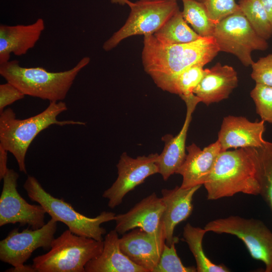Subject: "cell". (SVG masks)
<instances>
[{
	"label": "cell",
	"instance_id": "4fadbf2b",
	"mask_svg": "<svg viewBox=\"0 0 272 272\" xmlns=\"http://www.w3.org/2000/svg\"><path fill=\"white\" fill-rule=\"evenodd\" d=\"M164 210L162 197L153 192L136 203L127 212L116 215L114 229L121 235L139 228L151 234L165 236L162 223Z\"/></svg>",
	"mask_w": 272,
	"mask_h": 272
},
{
	"label": "cell",
	"instance_id": "f1b7e54d",
	"mask_svg": "<svg viewBox=\"0 0 272 272\" xmlns=\"http://www.w3.org/2000/svg\"><path fill=\"white\" fill-rule=\"evenodd\" d=\"M206 9L211 19L216 24L228 16L240 11L235 0H196Z\"/></svg>",
	"mask_w": 272,
	"mask_h": 272
},
{
	"label": "cell",
	"instance_id": "e0dca14e",
	"mask_svg": "<svg viewBox=\"0 0 272 272\" xmlns=\"http://www.w3.org/2000/svg\"><path fill=\"white\" fill-rule=\"evenodd\" d=\"M186 149L185 161L176 172L182 176L180 186L188 188L203 185L222 152L220 144L217 140L202 150L192 143Z\"/></svg>",
	"mask_w": 272,
	"mask_h": 272
},
{
	"label": "cell",
	"instance_id": "603a6c76",
	"mask_svg": "<svg viewBox=\"0 0 272 272\" xmlns=\"http://www.w3.org/2000/svg\"><path fill=\"white\" fill-rule=\"evenodd\" d=\"M203 66L194 65L182 72L154 82L163 91L178 95L180 97L193 93L205 74Z\"/></svg>",
	"mask_w": 272,
	"mask_h": 272
},
{
	"label": "cell",
	"instance_id": "6da1fadb",
	"mask_svg": "<svg viewBox=\"0 0 272 272\" xmlns=\"http://www.w3.org/2000/svg\"><path fill=\"white\" fill-rule=\"evenodd\" d=\"M209 200L230 197L242 192L260 194L261 190L257 148L222 151L203 184Z\"/></svg>",
	"mask_w": 272,
	"mask_h": 272
},
{
	"label": "cell",
	"instance_id": "d6a6232c",
	"mask_svg": "<svg viewBox=\"0 0 272 272\" xmlns=\"http://www.w3.org/2000/svg\"><path fill=\"white\" fill-rule=\"evenodd\" d=\"M8 151L0 145V179H3L9 168L7 167Z\"/></svg>",
	"mask_w": 272,
	"mask_h": 272
},
{
	"label": "cell",
	"instance_id": "7c38bea8",
	"mask_svg": "<svg viewBox=\"0 0 272 272\" xmlns=\"http://www.w3.org/2000/svg\"><path fill=\"white\" fill-rule=\"evenodd\" d=\"M158 158L157 153L133 158L123 153L117 164V178L102 194L103 197L108 200V206L113 209L119 206L127 193L147 177L159 173Z\"/></svg>",
	"mask_w": 272,
	"mask_h": 272
},
{
	"label": "cell",
	"instance_id": "9c48e42d",
	"mask_svg": "<svg viewBox=\"0 0 272 272\" xmlns=\"http://www.w3.org/2000/svg\"><path fill=\"white\" fill-rule=\"evenodd\" d=\"M212 36L220 51L234 55L245 66L254 62L253 51H264L268 47L267 40L256 33L241 11L216 23Z\"/></svg>",
	"mask_w": 272,
	"mask_h": 272
},
{
	"label": "cell",
	"instance_id": "52a82bcc",
	"mask_svg": "<svg viewBox=\"0 0 272 272\" xmlns=\"http://www.w3.org/2000/svg\"><path fill=\"white\" fill-rule=\"evenodd\" d=\"M129 7L130 11L125 24L104 43L105 51L112 50L129 37L153 34L179 10L176 0H138Z\"/></svg>",
	"mask_w": 272,
	"mask_h": 272
},
{
	"label": "cell",
	"instance_id": "44dd1931",
	"mask_svg": "<svg viewBox=\"0 0 272 272\" xmlns=\"http://www.w3.org/2000/svg\"><path fill=\"white\" fill-rule=\"evenodd\" d=\"M119 239L115 229L108 233L103 240L102 253L86 264L85 272H148L122 252Z\"/></svg>",
	"mask_w": 272,
	"mask_h": 272
},
{
	"label": "cell",
	"instance_id": "ba28073f",
	"mask_svg": "<svg viewBox=\"0 0 272 272\" xmlns=\"http://www.w3.org/2000/svg\"><path fill=\"white\" fill-rule=\"evenodd\" d=\"M204 229L207 232L237 236L253 258L264 263L265 271H272V232L261 221L231 216L210 221Z\"/></svg>",
	"mask_w": 272,
	"mask_h": 272
},
{
	"label": "cell",
	"instance_id": "9a60e30c",
	"mask_svg": "<svg viewBox=\"0 0 272 272\" xmlns=\"http://www.w3.org/2000/svg\"><path fill=\"white\" fill-rule=\"evenodd\" d=\"M181 98L186 106V117L183 126L176 136L168 134L162 139L165 142V145L163 151L159 155L158 165L159 173L165 181L176 173L185 161L187 131L191 121L192 114L197 105L200 102L194 94L182 96Z\"/></svg>",
	"mask_w": 272,
	"mask_h": 272
},
{
	"label": "cell",
	"instance_id": "4316f807",
	"mask_svg": "<svg viewBox=\"0 0 272 272\" xmlns=\"http://www.w3.org/2000/svg\"><path fill=\"white\" fill-rule=\"evenodd\" d=\"M174 237L170 245L165 243L159 261L153 272H195V266H184L177 255L175 244L178 242Z\"/></svg>",
	"mask_w": 272,
	"mask_h": 272
},
{
	"label": "cell",
	"instance_id": "5b68a950",
	"mask_svg": "<svg viewBox=\"0 0 272 272\" xmlns=\"http://www.w3.org/2000/svg\"><path fill=\"white\" fill-rule=\"evenodd\" d=\"M103 241L64 231L48 251L33 259L36 272H85V266L102 252Z\"/></svg>",
	"mask_w": 272,
	"mask_h": 272
},
{
	"label": "cell",
	"instance_id": "1f68e13d",
	"mask_svg": "<svg viewBox=\"0 0 272 272\" xmlns=\"http://www.w3.org/2000/svg\"><path fill=\"white\" fill-rule=\"evenodd\" d=\"M260 195L272 211V169L264 177L261 182Z\"/></svg>",
	"mask_w": 272,
	"mask_h": 272
},
{
	"label": "cell",
	"instance_id": "cb8c5ba5",
	"mask_svg": "<svg viewBox=\"0 0 272 272\" xmlns=\"http://www.w3.org/2000/svg\"><path fill=\"white\" fill-rule=\"evenodd\" d=\"M207 232L204 228L194 227L190 223H187L183 228V237L195 258L197 271H230L226 266L214 263L206 255L202 243L203 236Z\"/></svg>",
	"mask_w": 272,
	"mask_h": 272
},
{
	"label": "cell",
	"instance_id": "f546056e",
	"mask_svg": "<svg viewBox=\"0 0 272 272\" xmlns=\"http://www.w3.org/2000/svg\"><path fill=\"white\" fill-rule=\"evenodd\" d=\"M251 66V77L256 84L272 87V53L260 57Z\"/></svg>",
	"mask_w": 272,
	"mask_h": 272
},
{
	"label": "cell",
	"instance_id": "4dcf8cb0",
	"mask_svg": "<svg viewBox=\"0 0 272 272\" xmlns=\"http://www.w3.org/2000/svg\"><path fill=\"white\" fill-rule=\"evenodd\" d=\"M25 95L12 84L7 82L0 85V113L5 108L23 99Z\"/></svg>",
	"mask_w": 272,
	"mask_h": 272
},
{
	"label": "cell",
	"instance_id": "d590c367",
	"mask_svg": "<svg viewBox=\"0 0 272 272\" xmlns=\"http://www.w3.org/2000/svg\"><path fill=\"white\" fill-rule=\"evenodd\" d=\"M110 2L112 4H117L121 6L127 5L129 6L132 2L129 0H110Z\"/></svg>",
	"mask_w": 272,
	"mask_h": 272
},
{
	"label": "cell",
	"instance_id": "7a4b0ae2",
	"mask_svg": "<svg viewBox=\"0 0 272 272\" xmlns=\"http://www.w3.org/2000/svg\"><path fill=\"white\" fill-rule=\"evenodd\" d=\"M142 53L144 71L154 82L176 75L194 65L204 66L220 52L213 36L184 44L166 45L153 34L144 35Z\"/></svg>",
	"mask_w": 272,
	"mask_h": 272
},
{
	"label": "cell",
	"instance_id": "836d02e7",
	"mask_svg": "<svg viewBox=\"0 0 272 272\" xmlns=\"http://www.w3.org/2000/svg\"><path fill=\"white\" fill-rule=\"evenodd\" d=\"M6 271L13 272H36L35 269L32 265H22L18 266H13V267L7 269Z\"/></svg>",
	"mask_w": 272,
	"mask_h": 272
},
{
	"label": "cell",
	"instance_id": "8992f818",
	"mask_svg": "<svg viewBox=\"0 0 272 272\" xmlns=\"http://www.w3.org/2000/svg\"><path fill=\"white\" fill-rule=\"evenodd\" d=\"M23 187L32 201L40 205L51 218L64 223L76 235L103 241L106 231L101 225L115 220L116 214L111 212L103 211L94 218L78 212L63 198L47 192L34 176H28Z\"/></svg>",
	"mask_w": 272,
	"mask_h": 272
},
{
	"label": "cell",
	"instance_id": "83f0119b",
	"mask_svg": "<svg viewBox=\"0 0 272 272\" xmlns=\"http://www.w3.org/2000/svg\"><path fill=\"white\" fill-rule=\"evenodd\" d=\"M250 94L261 120L272 124V87L256 84Z\"/></svg>",
	"mask_w": 272,
	"mask_h": 272
},
{
	"label": "cell",
	"instance_id": "7402d4cb",
	"mask_svg": "<svg viewBox=\"0 0 272 272\" xmlns=\"http://www.w3.org/2000/svg\"><path fill=\"white\" fill-rule=\"evenodd\" d=\"M153 35L160 42L166 45L188 43L202 37L189 26L180 10Z\"/></svg>",
	"mask_w": 272,
	"mask_h": 272
},
{
	"label": "cell",
	"instance_id": "8fae6325",
	"mask_svg": "<svg viewBox=\"0 0 272 272\" xmlns=\"http://www.w3.org/2000/svg\"><path fill=\"white\" fill-rule=\"evenodd\" d=\"M19 175L9 169L3 178V186L0 196V226L9 224L28 225L32 229H39L45 225L46 212L40 205L27 202L18 192L17 180Z\"/></svg>",
	"mask_w": 272,
	"mask_h": 272
},
{
	"label": "cell",
	"instance_id": "484cf974",
	"mask_svg": "<svg viewBox=\"0 0 272 272\" xmlns=\"http://www.w3.org/2000/svg\"><path fill=\"white\" fill-rule=\"evenodd\" d=\"M241 12L256 33L267 40L272 36V25L259 0H239Z\"/></svg>",
	"mask_w": 272,
	"mask_h": 272
},
{
	"label": "cell",
	"instance_id": "d4e9b609",
	"mask_svg": "<svg viewBox=\"0 0 272 272\" xmlns=\"http://www.w3.org/2000/svg\"><path fill=\"white\" fill-rule=\"evenodd\" d=\"M183 3V17L193 30L200 37L212 36L216 23L200 3L196 0H181Z\"/></svg>",
	"mask_w": 272,
	"mask_h": 272
},
{
	"label": "cell",
	"instance_id": "ffe728a7",
	"mask_svg": "<svg viewBox=\"0 0 272 272\" xmlns=\"http://www.w3.org/2000/svg\"><path fill=\"white\" fill-rule=\"evenodd\" d=\"M201 186L188 188L176 186L173 189L162 190L161 197L164 204L162 223L168 245H170L174 240L175 227L191 215L193 208V195Z\"/></svg>",
	"mask_w": 272,
	"mask_h": 272
},
{
	"label": "cell",
	"instance_id": "d6986e66",
	"mask_svg": "<svg viewBox=\"0 0 272 272\" xmlns=\"http://www.w3.org/2000/svg\"><path fill=\"white\" fill-rule=\"evenodd\" d=\"M45 29L39 18L29 25H0V63L10 60L12 53L21 56L33 48Z\"/></svg>",
	"mask_w": 272,
	"mask_h": 272
},
{
	"label": "cell",
	"instance_id": "ac0fdd59",
	"mask_svg": "<svg viewBox=\"0 0 272 272\" xmlns=\"http://www.w3.org/2000/svg\"><path fill=\"white\" fill-rule=\"evenodd\" d=\"M238 83L235 69L218 62L211 68L205 69L203 76L193 93L201 102L209 105L227 99Z\"/></svg>",
	"mask_w": 272,
	"mask_h": 272
},
{
	"label": "cell",
	"instance_id": "277c9868",
	"mask_svg": "<svg viewBox=\"0 0 272 272\" xmlns=\"http://www.w3.org/2000/svg\"><path fill=\"white\" fill-rule=\"evenodd\" d=\"M90 61L89 57L82 58L71 69L51 72L42 67H24L17 60L0 63V75L25 95L47 100L62 101L80 72Z\"/></svg>",
	"mask_w": 272,
	"mask_h": 272
},
{
	"label": "cell",
	"instance_id": "8d00e7d4",
	"mask_svg": "<svg viewBox=\"0 0 272 272\" xmlns=\"http://www.w3.org/2000/svg\"><path fill=\"white\" fill-rule=\"evenodd\" d=\"M139 1H156V0H139ZM178 1V0H176Z\"/></svg>",
	"mask_w": 272,
	"mask_h": 272
},
{
	"label": "cell",
	"instance_id": "30bf717a",
	"mask_svg": "<svg viewBox=\"0 0 272 272\" xmlns=\"http://www.w3.org/2000/svg\"><path fill=\"white\" fill-rule=\"evenodd\" d=\"M57 222L51 218L37 229H19L12 230L0 241V259L2 261L18 266L24 264L33 251L39 248L49 250L57 229Z\"/></svg>",
	"mask_w": 272,
	"mask_h": 272
},
{
	"label": "cell",
	"instance_id": "3957f363",
	"mask_svg": "<svg viewBox=\"0 0 272 272\" xmlns=\"http://www.w3.org/2000/svg\"><path fill=\"white\" fill-rule=\"evenodd\" d=\"M67 109L65 103L60 101L50 102L44 110L26 119L17 118L11 108L0 113V145L13 154L21 172L27 173L26 153L32 141L41 131L53 124H86L85 122L73 120H57V116Z\"/></svg>",
	"mask_w": 272,
	"mask_h": 272
},
{
	"label": "cell",
	"instance_id": "5bb4252c",
	"mask_svg": "<svg viewBox=\"0 0 272 272\" xmlns=\"http://www.w3.org/2000/svg\"><path fill=\"white\" fill-rule=\"evenodd\" d=\"M165 243V236L151 234L139 228L124 234L119 239L122 252L148 272H153L157 265Z\"/></svg>",
	"mask_w": 272,
	"mask_h": 272
},
{
	"label": "cell",
	"instance_id": "2e32d148",
	"mask_svg": "<svg viewBox=\"0 0 272 272\" xmlns=\"http://www.w3.org/2000/svg\"><path fill=\"white\" fill-rule=\"evenodd\" d=\"M264 121L251 122L246 117L228 115L224 118L217 141L222 151L245 147L258 148L265 141L263 139Z\"/></svg>",
	"mask_w": 272,
	"mask_h": 272
},
{
	"label": "cell",
	"instance_id": "e575fe53",
	"mask_svg": "<svg viewBox=\"0 0 272 272\" xmlns=\"http://www.w3.org/2000/svg\"><path fill=\"white\" fill-rule=\"evenodd\" d=\"M264 8L272 25V0H259Z\"/></svg>",
	"mask_w": 272,
	"mask_h": 272
}]
</instances>
